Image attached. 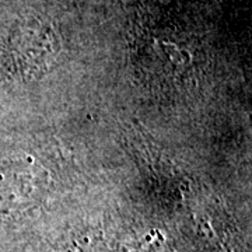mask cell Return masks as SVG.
Instances as JSON below:
<instances>
[{
	"label": "cell",
	"instance_id": "6da1fadb",
	"mask_svg": "<svg viewBox=\"0 0 252 252\" xmlns=\"http://www.w3.org/2000/svg\"><path fill=\"white\" fill-rule=\"evenodd\" d=\"M46 187L45 171L34 162H13L0 172V203L6 209L31 203Z\"/></svg>",
	"mask_w": 252,
	"mask_h": 252
}]
</instances>
